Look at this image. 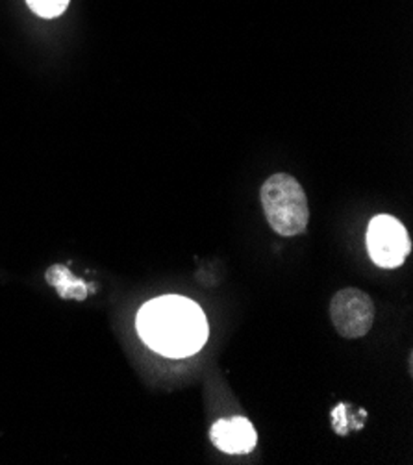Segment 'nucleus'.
I'll use <instances>...</instances> for the list:
<instances>
[{"label": "nucleus", "mask_w": 413, "mask_h": 465, "mask_svg": "<svg viewBox=\"0 0 413 465\" xmlns=\"http://www.w3.org/2000/svg\"><path fill=\"white\" fill-rule=\"evenodd\" d=\"M26 3L39 17L47 19L62 15L69 6V0H26Z\"/></svg>", "instance_id": "nucleus-7"}, {"label": "nucleus", "mask_w": 413, "mask_h": 465, "mask_svg": "<svg viewBox=\"0 0 413 465\" xmlns=\"http://www.w3.org/2000/svg\"><path fill=\"white\" fill-rule=\"evenodd\" d=\"M330 319L338 334L347 340L365 335L375 323V305L369 295L358 287L338 291L330 303Z\"/></svg>", "instance_id": "nucleus-4"}, {"label": "nucleus", "mask_w": 413, "mask_h": 465, "mask_svg": "<svg viewBox=\"0 0 413 465\" xmlns=\"http://www.w3.org/2000/svg\"><path fill=\"white\" fill-rule=\"evenodd\" d=\"M47 280L58 289V293L65 299H78L84 301L90 295V287L82 282L76 280L65 267L62 266H54L51 267V271L47 273Z\"/></svg>", "instance_id": "nucleus-6"}, {"label": "nucleus", "mask_w": 413, "mask_h": 465, "mask_svg": "<svg viewBox=\"0 0 413 465\" xmlns=\"http://www.w3.org/2000/svg\"><path fill=\"white\" fill-rule=\"evenodd\" d=\"M411 248V241L406 227L391 216H377L370 219L367 228V250L369 257L379 267L395 269L400 267Z\"/></svg>", "instance_id": "nucleus-3"}, {"label": "nucleus", "mask_w": 413, "mask_h": 465, "mask_svg": "<svg viewBox=\"0 0 413 465\" xmlns=\"http://www.w3.org/2000/svg\"><path fill=\"white\" fill-rule=\"evenodd\" d=\"M214 445L226 454H246L256 447L258 434L249 419H219L210 431Z\"/></svg>", "instance_id": "nucleus-5"}, {"label": "nucleus", "mask_w": 413, "mask_h": 465, "mask_svg": "<svg viewBox=\"0 0 413 465\" xmlns=\"http://www.w3.org/2000/svg\"><path fill=\"white\" fill-rule=\"evenodd\" d=\"M145 345L165 358H186L198 353L208 337V323L200 306L178 295L147 303L136 319Z\"/></svg>", "instance_id": "nucleus-1"}, {"label": "nucleus", "mask_w": 413, "mask_h": 465, "mask_svg": "<svg viewBox=\"0 0 413 465\" xmlns=\"http://www.w3.org/2000/svg\"><path fill=\"white\" fill-rule=\"evenodd\" d=\"M262 206L271 228L292 237L306 230L310 221L308 199L303 186L289 175H273L262 186Z\"/></svg>", "instance_id": "nucleus-2"}]
</instances>
